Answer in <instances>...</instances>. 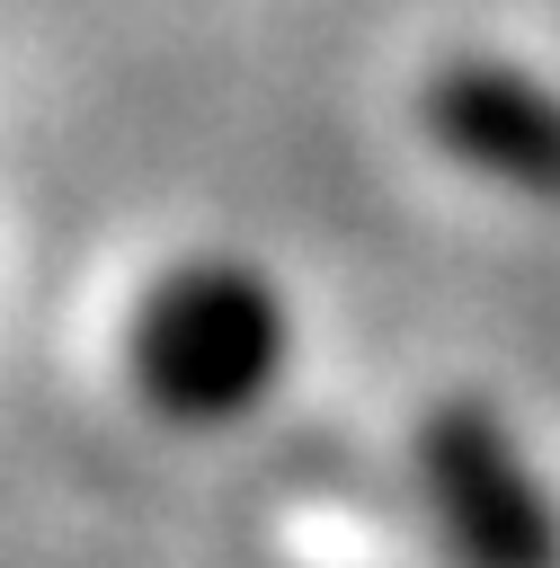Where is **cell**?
<instances>
[{
	"label": "cell",
	"instance_id": "obj_1",
	"mask_svg": "<svg viewBox=\"0 0 560 568\" xmlns=\"http://www.w3.org/2000/svg\"><path fill=\"white\" fill-rule=\"evenodd\" d=\"M284 373V302L231 257L169 266L133 311V390L178 426L258 408Z\"/></svg>",
	"mask_w": 560,
	"mask_h": 568
},
{
	"label": "cell",
	"instance_id": "obj_2",
	"mask_svg": "<svg viewBox=\"0 0 560 568\" xmlns=\"http://www.w3.org/2000/svg\"><path fill=\"white\" fill-rule=\"evenodd\" d=\"M418 479H427V506L462 568H560V506L480 399L427 408Z\"/></svg>",
	"mask_w": 560,
	"mask_h": 568
},
{
	"label": "cell",
	"instance_id": "obj_3",
	"mask_svg": "<svg viewBox=\"0 0 560 568\" xmlns=\"http://www.w3.org/2000/svg\"><path fill=\"white\" fill-rule=\"evenodd\" d=\"M427 124L462 169L524 186V195H560V98L551 89H533L498 62H453L427 89Z\"/></svg>",
	"mask_w": 560,
	"mask_h": 568
}]
</instances>
